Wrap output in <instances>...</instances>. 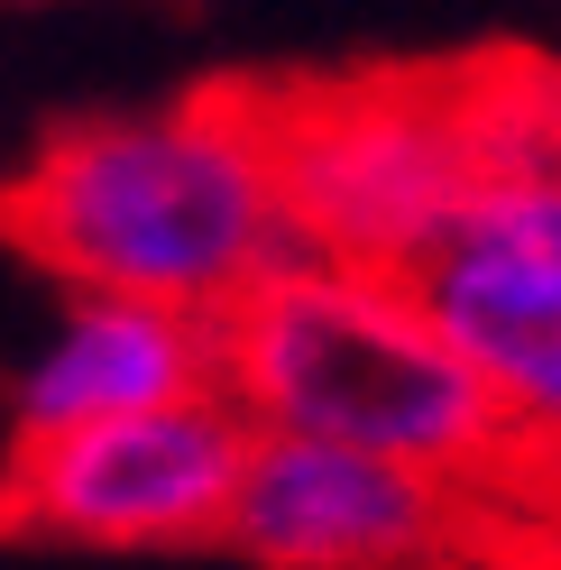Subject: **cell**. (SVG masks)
Segmentation results:
<instances>
[{
	"instance_id": "cell-3",
	"label": "cell",
	"mask_w": 561,
	"mask_h": 570,
	"mask_svg": "<svg viewBox=\"0 0 561 570\" xmlns=\"http://www.w3.org/2000/svg\"><path fill=\"white\" fill-rule=\"evenodd\" d=\"M267 138H276L295 239L396 276L488 185L461 120V83H424V75L267 92Z\"/></svg>"
},
{
	"instance_id": "cell-5",
	"label": "cell",
	"mask_w": 561,
	"mask_h": 570,
	"mask_svg": "<svg viewBox=\"0 0 561 570\" xmlns=\"http://www.w3.org/2000/svg\"><path fill=\"white\" fill-rule=\"evenodd\" d=\"M405 285L479 368L506 433V479L534 470L561 488V157L488 175Z\"/></svg>"
},
{
	"instance_id": "cell-7",
	"label": "cell",
	"mask_w": 561,
	"mask_h": 570,
	"mask_svg": "<svg viewBox=\"0 0 561 570\" xmlns=\"http://www.w3.org/2000/svg\"><path fill=\"white\" fill-rule=\"evenodd\" d=\"M194 386H213V313L83 285L10 377V433H65V423L166 405Z\"/></svg>"
},
{
	"instance_id": "cell-2",
	"label": "cell",
	"mask_w": 561,
	"mask_h": 570,
	"mask_svg": "<svg viewBox=\"0 0 561 570\" xmlns=\"http://www.w3.org/2000/svg\"><path fill=\"white\" fill-rule=\"evenodd\" d=\"M213 386L249 433H313L498 488L506 433L479 368L396 267L295 248L213 313Z\"/></svg>"
},
{
	"instance_id": "cell-6",
	"label": "cell",
	"mask_w": 561,
	"mask_h": 570,
	"mask_svg": "<svg viewBox=\"0 0 561 570\" xmlns=\"http://www.w3.org/2000/svg\"><path fill=\"white\" fill-rule=\"evenodd\" d=\"M488 488L414 470V460L313 442V433H249L230 479L222 543L258 570H442L479 533Z\"/></svg>"
},
{
	"instance_id": "cell-1",
	"label": "cell",
	"mask_w": 561,
	"mask_h": 570,
	"mask_svg": "<svg viewBox=\"0 0 561 570\" xmlns=\"http://www.w3.org/2000/svg\"><path fill=\"white\" fill-rule=\"evenodd\" d=\"M10 230L65 285L222 313L295 258V212L267 138V92H203L175 111L83 120L10 185Z\"/></svg>"
},
{
	"instance_id": "cell-4",
	"label": "cell",
	"mask_w": 561,
	"mask_h": 570,
	"mask_svg": "<svg viewBox=\"0 0 561 570\" xmlns=\"http://www.w3.org/2000/svg\"><path fill=\"white\" fill-rule=\"evenodd\" d=\"M249 414L222 386L65 433H19L0 460V533H38L75 552H194L222 543Z\"/></svg>"
}]
</instances>
